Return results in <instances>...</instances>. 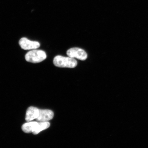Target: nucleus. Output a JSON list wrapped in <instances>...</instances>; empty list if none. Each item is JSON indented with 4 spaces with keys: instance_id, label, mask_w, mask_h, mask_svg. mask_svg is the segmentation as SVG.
I'll return each mask as SVG.
<instances>
[{
    "instance_id": "nucleus-1",
    "label": "nucleus",
    "mask_w": 148,
    "mask_h": 148,
    "mask_svg": "<svg viewBox=\"0 0 148 148\" xmlns=\"http://www.w3.org/2000/svg\"><path fill=\"white\" fill-rule=\"evenodd\" d=\"M53 63L57 67L70 68L75 67L77 64V62L75 58L60 55L57 56L55 57Z\"/></svg>"
},
{
    "instance_id": "nucleus-5",
    "label": "nucleus",
    "mask_w": 148,
    "mask_h": 148,
    "mask_svg": "<svg viewBox=\"0 0 148 148\" xmlns=\"http://www.w3.org/2000/svg\"><path fill=\"white\" fill-rule=\"evenodd\" d=\"M53 112L49 110H39L38 117L36 119L38 122H45L49 121L53 117Z\"/></svg>"
},
{
    "instance_id": "nucleus-6",
    "label": "nucleus",
    "mask_w": 148,
    "mask_h": 148,
    "mask_svg": "<svg viewBox=\"0 0 148 148\" xmlns=\"http://www.w3.org/2000/svg\"><path fill=\"white\" fill-rule=\"evenodd\" d=\"M39 110L36 107H29L27 111L25 116V120L27 122L36 119L38 117Z\"/></svg>"
},
{
    "instance_id": "nucleus-4",
    "label": "nucleus",
    "mask_w": 148,
    "mask_h": 148,
    "mask_svg": "<svg viewBox=\"0 0 148 148\" xmlns=\"http://www.w3.org/2000/svg\"><path fill=\"white\" fill-rule=\"evenodd\" d=\"M19 44L22 49L25 50L36 49L40 46V43L38 42L31 41L25 38L20 39Z\"/></svg>"
},
{
    "instance_id": "nucleus-7",
    "label": "nucleus",
    "mask_w": 148,
    "mask_h": 148,
    "mask_svg": "<svg viewBox=\"0 0 148 148\" xmlns=\"http://www.w3.org/2000/svg\"><path fill=\"white\" fill-rule=\"evenodd\" d=\"M38 124L37 122H27L22 126V130L26 133H33L36 129Z\"/></svg>"
},
{
    "instance_id": "nucleus-2",
    "label": "nucleus",
    "mask_w": 148,
    "mask_h": 148,
    "mask_svg": "<svg viewBox=\"0 0 148 148\" xmlns=\"http://www.w3.org/2000/svg\"><path fill=\"white\" fill-rule=\"evenodd\" d=\"M47 56L45 51L41 50L33 49L27 53L25 59L27 62L38 63L45 60Z\"/></svg>"
},
{
    "instance_id": "nucleus-8",
    "label": "nucleus",
    "mask_w": 148,
    "mask_h": 148,
    "mask_svg": "<svg viewBox=\"0 0 148 148\" xmlns=\"http://www.w3.org/2000/svg\"><path fill=\"white\" fill-rule=\"evenodd\" d=\"M50 125V124L49 122H39V123H38L36 129L33 132V134L35 135L38 134L41 131L49 128Z\"/></svg>"
},
{
    "instance_id": "nucleus-3",
    "label": "nucleus",
    "mask_w": 148,
    "mask_h": 148,
    "mask_svg": "<svg viewBox=\"0 0 148 148\" xmlns=\"http://www.w3.org/2000/svg\"><path fill=\"white\" fill-rule=\"evenodd\" d=\"M68 57L76 58L81 60L84 61L88 57L87 53L84 50L77 47L71 48L66 51Z\"/></svg>"
}]
</instances>
